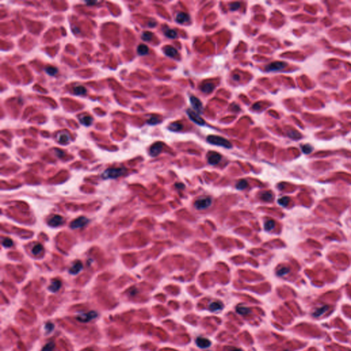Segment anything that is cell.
Here are the masks:
<instances>
[{
	"mask_svg": "<svg viewBox=\"0 0 351 351\" xmlns=\"http://www.w3.org/2000/svg\"><path fill=\"white\" fill-rule=\"evenodd\" d=\"M207 141L211 144L213 145H216L218 146H222V147H226V148H231L232 147V144L228 140L224 139L220 136H216V135H210L207 137Z\"/></svg>",
	"mask_w": 351,
	"mask_h": 351,
	"instance_id": "6da1fadb",
	"label": "cell"
},
{
	"mask_svg": "<svg viewBox=\"0 0 351 351\" xmlns=\"http://www.w3.org/2000/svg\"><path fill=\"white\" fill-rule=\"evenodd\" d=\"M126 169L125 168H110L104 172L102 177L104 179H108V178L113 179V178H117L119 176H123V174H126Z\"/></svg>",
	"mask_w": 351,
	"mask_h": 351,
	"instance_id": "7a4b0ae2",
	"label": "cell"
},
{
	"mask_svg": "<svg viewBox=\"0 0 351 351\" xmlns=\"http://www.w3.org/2000/svg\"><path fill=\"white\" fill-rule=\"evenodd\" d=\"M212 203L210 197H201L195 202L194 206L198 210H204L209 207Z\"/></svg>",
	"mask_w": 351,
	"mask_h": 351,
	"instance_id": "3957f363",
	"label": "cell"
},
{
	"mask_svg": "<svg viewBox=\"0 0 351 351\" xmlns=\"http://www.w3.org/2000/svg\"><path fill=\"white\" fill-rule=\"evenodd\" d=\"M287 66V64L284 62H274L269 64L266 66L265 70L267 72H277V71H281L285 69Z\"/></svg>",
	"mask_w": 351,
	"mask_h": 351,
	"instance_id": "277c9868",
	"label": "cell"
},
{
	"mask_svg": "<svg viewBox=\"0 0 351 351\" xmlns=\"http://www.w3.org/2000/svg\"><path fill=\"white\" fill-rule=\"evenodd\" d=\"M97 316V313L96 311H91L88 312V313H81L80 316H78V317L76 318V319L78 320V321L82 322H88L89 321H91V320L95 319Z\"/></svg>",
	"mask_w": 351,
	"mask_h": 351,
	"instance_id": "5b68a950",
	"label": "cell"
},
{
	"mask_svg": "<svg viewBox=\"0 0 351 351\" xmlns=\"http://www.w3.org/2000/svg\"><path fill=\"white\" fill-rule=\"evenodd\" d=\"M186 113H187L189 115V117L194 122L197 123V124L200 126H203L205 124V121H204V119L198 114H197L195 111H192L191 109H188V110L186 111Z\"/></svg>",
	"mask_w": 351,
	"mask_h": 351,
	"instance_id": "8992f818",
	"label": "cell"
},
{
	"mask_svg": "<svg viewBox=\"0 0 351 351\" xmlns=\"http://www.w3.org/2000/svg\"><path fill=\"white\" fill-rule=\"evenodd\" d=\"M89 222V220L85 217H80L76 220L73 221L71 224L70 226L72 229H77L80 228L84 227L85 225H87Z\"/></svg>",
	"mask_w": 351,
	"mask_h": 351,
	"instance_id": "52a82bcc",
	"label": "cell"
},
{
	"mask_svg": "<svg viewBox=\"0 0 351 351\" xmlns=\"http://www.w3.org/2000/svg\"><path fill=\"white\" fill-rule=\"evenodd\" d=\"M189 99L191 104V106L194 110L199 113H202V111H203V106H202L201 101L198 97L195 96H191Z\"/></svg>",
	"mask_w": 351,
	"mask_h": 351,
	"instance_id": "ba28073f",
	"label": "cell"
},
{
	"mask_svg": "<svg viewBox=\"0 0 351 351\" xmlns=\"http://www.w3.org/2000/svg\"><path fill=\"white\" fill-rule=\"evenodd\" d=\"M163 143H161V142H157V143H155V144H153V145L151 146V147H150V155L153 157H157V156L159 155V154L161 152L162 150H163Z\"/></svg>",
	"mask_w": 351,
	"mask_h": 351,
	"instance_id": "9c48e42d",
	"label": "cell"
},
{
	"mask_svg": "<svg viewBox=\"0 0 351 351\" xmlns=\"http://www.w3.org/2000/svg\"><path fill=\"white\" fill-rule=\"evenodd\" d=\"M222 159V156L220 154L212 152L208 155V162L210 165H217Z\"/></svg>",
	"mask_w": 351,
	"mask_h": 351,
	"instance_id": "30bf717a",
	"label": "cell"
},
{
	"mask_svg": "<svg viewBox=\"0 0 351 351\" xmlns=\"http://www.w3.org/2000/svg\"><path fill=\"white\" fill-rule=\"evenodd\" d=\"M64 219L60 216H54L49 220L48 224L52 227H57L63 224Z\"/></svg>",
	"mask_w": 351,
	"mask_h": 351,
	"instance_id": "8fae6325",
	"label": "cell"
},
{
	"mask_svg": "<svg viewBox=\"0 0 351 351\" xmlns=\"http://www.w3.org/2000/svg\"><path fill=\"white\" fill-rule=\"evenodd\" d=\"M58 142L61 144H67L71 141V137L67 132H60L56 136Z\"/></svg>",
	"mask_w": 351,
	"mask_h": 351,
	"instance_id": "7c38bea8",
	"label": "cell"
},
{
	"mask_svg": "<svg viewBox=\"0 0 351 351\" xmlns=\"http://www.w3.org/2000/svg\"><path fill=\"white\" fill-rule=\"evenodd\" d=\"M176 21L178 23L183 24L190 21V17L188 14L185 13H182V12H180V13H178L177 15H176Z\"/></svg>",
	"mask_w": 351,
	"mask_h": 351,
	"instance_id": "4fadbf2b",
	"label": "cell"
},
{
	"mask_svg": "<svg viewBox=\"0 0 351 351\" xmlns=\"http://www.w3.org/2000/svg\"><path fill=\"white\" fill-rule=\"evenodd\" d=\"M196 344L200 348H206L211 346V342L208 339L199 337L196 339Z\"/></svg>",
	"mask_w": 351,
	"mask_h": 351,
	"instance_id": "5bb4252c",
	"label": "cell"
},
{
	"mask_svg": "<svg viewBox=\"0 0 351 351\" xmlns=\"http://www.w3.org/2000/svg\"><path fill=\"white\" fill-rule=\"evenodd\" d=\"M215 89V84L212 82H206L204 83L200 87V89L202 92L205 93H210L213 92Z\"/></svg>",
	"mask_w": 351,
	"mask_h": 351,
	"instance_id": "9a60e30c",
	"label": "cell"
},
{
	"mask_svg": "<svg viewBox=\"0 0 351 351\" xmlns=\"http://www.w3.org/2000/svg\"><path fill=\"white\" fill-rule=\"evenodd\" d=\"M82 263L80 262V261H77L74 263V265H73V266L71 267L70 269H69V273L72 274H78L82 270Z\"/></svg>",
	"mask_w": 351,
	"mask_h": 351,
	"instance_id": "2e32d148",
	"label": "cell"
},
{
	"mask_svg": "<svg viewBox=\"0 0 351 351\" xmlns=\"http://www.w3.org/2000/svg\"><path fill=\"white\" fill-rule=\"evenodd\" d=\"M208 308H209V309L213 312L219 311L222 309L223 304L220 303V302H213V303H211L209 304Z\"/></svg>",
	"mask_w": 351,
	"mask_h": 351,
	"instance_id": "e0dca14e",
	"label": "cell"
},
{
	"mask_svg": "<svg viewBox=\"0 0 351 351\" xmlns=\"http://www.w3.org/2000/svg\"><path fill=\"white\" fill-rule=\"evenodd\" d=\"M61 282H60L59 280H54V281L52 282L51 285L49 287V289L52 292H56L60 289V287H61Z\"/></svg>",
	"mask_w": 351,
	"mask_h": 351,
	"instance_id": "ac0fdd59",
	"label": "cell"
},
{
	"mask_svg": "<svg viewBox=\"0 0 351 351\" xmlns=\"http://www.w3.org/2000/svg\"><path fill=\"white\" fill-rule=\"evenodd\" d=\"M164 52L165 54L169 57H174L178 54L177 50L173 47L171 46H166L164 48Z\"/></svg>",
	"mask_w": 351,
	"mask_h": 351,
	"instance_id": "d6986e66",
	"label": "cell"
},
{
	"mask_svg": "<svg viewBox=\"0 0 351 351\" xmlns=\"http://www.w3.org/2000/svg\"><path fill=\"white\" fill-rule=\"evenodd\" d=\"M80 121L82 124L85 126H89L92 124L93 118L89 115H81L80 117Z\"/></svg>",
	"mask_w": 351,
	"mask_h": 351,
	"instance_id": "ffe728a7",
	"label": "cell"
},
{
	"mask_svg": "<svg viewBox=\"0 0 351 351\" xmlns=\"http://www.w3.org/2000/svg\"><path fill=\"white\" fill-rule=\"evenodd\" d=\"M328 309V306H327V305L323 306V307L318 308V309H316V311L313 312V316L315 318L320 317V316H321L322 315H323L325 312L327 311Z\"/></svg>",
	"mask_w": 351,
	"mask_h": 351,
	"instance_id": "44dd1931",
	"label": "cell"
},
{
	"mask_svg": "<svg viewBox=\"0 0 351 351\" xmlns=\"http://www.w3.org/2000/svg\"><path fill=\"white\" fill-rule=\"evenodd\" d=\"M163 32L166 36H167L169 38H175L177 37V33L174 30L169 29L168 27H165L163 28Z\"/></svg>",
	"mask_w": 351,
	"mask_h": 351,
	"instance_id": "7402d4cb",
	"label": "cell"
},
{
	"mask_svg": "<svg viewBox=\"0 0 351 351\" xmlns=\"http://www.w3.org/2000/svg\"><path fill=\"white\" fill-rule=\"evenodd\" d=\"M169 130L173 132H178L183 128V125L180 122H174L171 123L168 127Z\"/></svg>",
	"mask_w": 351,
	"mask_h": 351,
	"instance_id": "603a6c76",
	"label": "cell"
},
{
	"mask_svg": "<svg viewBox=\"0 0 351 351\" xmlns=\"http://www.w3.org/2000/svg\"><path fill=\"white\" fill-rule=\"evenodd\" d=\"M149 52V48L147 45L144 44H141L137 48V53L140 56H144L148 54Z\"/></svg>",
	"mask_w": 351,
	"mask_h": 351,
	"instance_id": "cb8c5ba5",
	"label": "cell"
},
{
	"mask_svg": "<svg viewBox=\"0 0 351 351\" xmlns=\"http://www.w3.org/2000/svg\"><path fill=\"white\" fill-rule=\"evenodd\" d=\"M45 72L47 73V74L51 76H55V75L57 74L58 72V68L55 67H52V66L47 67L45 68Z\"/></svg>",
	"mask_w": 351,
	"mask_h": 351,
	"instance_id": "d4e9b609",
	"label": "cell"
},
{
	"mask_svg": "<svg viewBox=\"0 0 351 351\" xmlns=\"http://www.w3.org/2000/svg\"><path fill=\"white\" fill-rule=\"evenodd\" d=\"M74 92L76 95H84L85 93H87V89H85V87H84L83 86H81V85H78V86H76L74 88Z\"/></svg>",
	"mask_w": 351,
	"mask_h": 351,
	"instance_id": "484cf974",
	"label": "cell"
},
{
	"mask_svg": "<svg viewBox=\"0 0 351 351\" xmlns=\"http://www.w3.org/2000/svg\"><path fill=\"white\" fill-rule=\"evenodd\" d=\"M273 198V194L270 191H265L261 194V199L263 201H270Z\"/></svg>",
	"mask_w": 351,
	"mask_h": 351,
	"instance_id": "4316f807",
	"label": "cell"
},
{
	"mask_svg": "<svg viewBox=\"0 0 351 351\" xmlns=\"http://www.w3.org/2000/svg\"><path fill=\"white\" fill-rule=\"evenodd\" d=\"M247 186H248V183H247V180H241L237 183L236 188L237 189L242 190V189H244L246 188Z\"/></svg>",
	"mask_w": 351,
	"mask_h": 351,
	"instance_id": "83f0119b",
	"label": "cell"
},
{
	"mask_svg": "<svg viewBox=\"0 0 351 351\" xmlns=\"http://www.w3.org/2000/svg\"><path fill=\"white\" fill-rule=\"evenodd\" d=\"M237 313L241 314V315H247L250 313V310L249 308L245 307H237Z\"/></svg>",
	"mask_w": 351,
	"mask_h": 351,
	"instance_id": "f1b7e54d",
	"label": "cell"
},
{
	"mask_svg": "<svg viewBox=\"0 0 351 351\" xmlns=\"http://www.w3.org/2000/svg\"><path fill=\"white\" fill-rule=\"evenodd\" d=\"M274 226H275V222L274 220H272L267 221L264 225L265 230L267 231H269V230H272V229L274 228Z\"/></svg>",
	"mask_w": 351,
	"mask_h": 351,
	"instance_id": "f546056e",
	"label": "cell"
},
{
	"mask_svg": "<svg viewBox=\"0 0 351 351\" xmlns=\"http://www.w3.org/2000/svg\"><path fill=\"white\" fill-rule=\"evenodd\" d=\"M54 348H55V344H54V342H50L45 345L43 348H42L41 351H53Z\"/></svg>",
	"mask_w": 351,
	"mask_h": 351,
	"instance_id": "4dcf8cb0",
	"label": "cell"
},
{
	"mask_svg": "<svg viewBox=\"0 0 351 351\" xmlns=\"http://www.w3.org/2000/svg\"><path fill=\"white\" fill-rule=\"evenodd\" d=\"M43 251V246L40 244H36L34 245L33 247V248H32V254L34 255H39L40 252H41Z\"/></svg>",
	"mask_w": 351,
	"mask_h": 351,
	"instance_id": "1f68e13d",
	"label": "cell"
},
{
	"mask_svg": "<svg viewBox=\"0 0 351 351\" xmlns=\"http://www.w3.org/2000/svg\"><path fill=\"white\" fill-rule=\"evenodd\" d=\"M153 36V34L150 32H144L141 35L142 39L145 41H150Z\"/></svg>",
	"mask_w": 351,
	"mask_h": 351,
	"instance_id": "d6a6232c",
	"label": "cell"
},
{
	"mask_svg": "<svg viewBox=\"0 0 351 351\" xmlns=\"http://www.w3.org/2000/svg\"><path fill=\"white\" fill-rule=\"evenodd\" d=\"M289 200H290L289 198H288V197H282V198L279 199L278 202H279V204L281 206H287L288 204H289Z\"/></svg>",
	"mask_w": 351,
	"mask_h": 351,
	"instance_id": "836d02e7",
	"label": "cell"
},
{
	"mask_svg": "<svg viewBox=\"0 0 351 351\" xmlns=\"http://www.w3.org/2000/svg\"><path fill=\"white\" fill-rule=\"evenodd\" d=\"M287 135L289 136L290 138H291V139H300V137H301V135H300V134L298 133V132L294 131V130H291V131L288 132Z\"/></svg>",
	"mask_w": 351,
	"mask_h": 351,
	"instance_id": "e575fe53",
	"label": "cell"
},
{
	"mask_svg": "<svg viewBox=\"0 0 351 351\" xmlns=\"http://www.w3.org/2000/svg\"><path fill=\"white\" fill-rule=\"evenodd\" d=\"M289 268H288L287 267H281V269L277 271V274L278 276H279V277H283V276H285L287 274L289 273Z\"/></svg>",
	"mask_w": 351,
	"mask_h": 351,
	"instance_id": "d590c367",
	"label": "cell"
},
{
	"mask_svg": "<svg viewBox=\"0 0 351 351\" xmlns=\"http://www.w3.org/2000/svg\"><path fill=\"white\" fill-rule=\"evenodd\" d=\"M301 148H302V151H303V152L305 154H310L312 152V150H313V147H312V146L309 145V144H306V145H303L301 147Z\"/></svg>",
	"mask_w": 351,
	"mask_h": 351,
	"instance_id": "8d00e7d4",
	"label": "cell"
},
{
	"mask_svg": "<svg viewBox=\"0 0 351 351\" xmlns=\"http://www.w3.org/2000/svg\"><path fill=\"white\" fill-rule=\"evenodd\" d=\"M160 121H160L159 117L153 116V117H150V119H148V120L147 121V123H149V124H150V125H156V124H157V123H159Z\"/></svg>",
	"mask_w": 351,
	"mask_h": 351,
	"instance_id": "74e56055",
	"label": "cell"
},
{
	"mask_svg": "<svg viewBox=\"0 0 351 351\" xmlns=\"http://www.w3.org/2000/svg\"><path fill=\"white\" fill-rule=\"evenodd\" d=\"M2 245L4 247H11L12 245H13V241L12 239H9V238L4 239L2 241Z\"/></svg>",
	"mask_w": 351,
	"mask_h": 351,
	"instance_id": "f35d334b",
	"label": "cell"
},
{
	"mask_svg": "<svg viewBox=\"0 0 351 351\" xmlns=\"http://www.w3.org/2000/svg\"><path fill=\"white\" fill-rule=\"evenodd\" d=\"M239 7H240V3L239 2H233L230 4V9L232 11H237Z\"/></svg>",
	"mask_w": 351,
	"mask_h": 351,
	"instance_id": "ab89813d",
	"label": "cell"
},
{
	"mask_svg": "<svg viewBox=\"0 0 351 351\" xmlns=\"http://www.w3.org/2000/svg\"><path fill=\"white\" fill-rule=\"evenodd\" d=\"M45 328L47 333H51L52 330H53L54 326L52 323H47L45 326Z\"/></svg>",
	"mask_w": 351,
	"mask_h": 351,
	"instance_id": "60d3db41",
	"label": "cell"
},
{
	"mask_svg": "<svg viewBox=\"0 0 351 351\" xmlns=\"http://www.w3.org/2000/svg\"><path fill=\"white\" fill-rule=\"evenodd\" d=\"M55 151H56V155H57L58 157H62L65 155V153L62 151V150H59L56 149V150H55Z\"/></svg>",
	"mask_w": 351,
	"mask_h": 351,
	"instance_id": "b9f144b4",
	"label": "cell"
},
{
	"mask_svg": "<svg viewBox=\"0 0 351 351\" xmlns=\"http://www.w3.org/2000/svg\"><path fill=\"white\" fill-rule=\"evenodd\" d=\"M156 25H157V23H156L155 21H150L149 23H148V26L151 28L155 27Z\"/></svg>",
	"mask_w": 351,
	"mask_h": 351,
	"instance_id": "7bdbcfd3",
	"label": "cell"
},
{
	"mask_svg": "<svg viewBox=\"0 0 351 351\" xmlns=\"http://www.w3.org/2000/svg\"><path fill=\"white\" fill-rule=\"evenodd\" d=\"M176 186H177V187L179 188V189H182V188L184 187V186L182 183H176Z\"/></svg>",
	"mask_w": 351,
	"mask_h": 351,
	"instance_id": "ee69618b",
	"label": "cell"
},
{
	"mask_svg": "<svg viewBox=\"0 0 351 351\" xmlns=\"http://www.w3.org/2000/svg\"><path fill=\"white\" fill-rule=\"evenodd\" d=\"M260 107H261L260 104H256L253 106V108H254L255 110H259V109L260 108Z\"/></svg>",
	"mask_w": 351,
	"mask_h": 351,
	"instance_id": "f6af8a7d",
	"label": "cell"
},
{
	"mask_svg": "<svg viewBox=\"0 0 351 351\" xmlns=\"http://www.w3.org/2000/svg\"><path fill=\"white\" fill-rule=\"evenodd\" d=\"M239 77H240V76H239V75L235 74V75H234V76H233V79H234V80H236V81L237 80H239V79H240V78H239Z\"/></svg>",
	"mask_w": 351,
	"mask_h": 351,
	"instance_id": "bcb514c9",
	"label": "cell"
},
{
	"mask_svg": "<svg viewBox=\"0 0 351 351\" xmlns=\"http://www.w3.org/2000/svg\"><path fill=\"white\" fill-rule=\"evenodd\" d=\"M137 290L136 289H134L133 290H131L130 294H131L132 296H134V295H135V294H137Z\"/></svg>",
	"mask_w": 351,
	"mask_h": 351,
	"instance_id": "7dc6e473",
	"label": "cell"
},
{
	"mask_svg": "<svg viewBox=\"0 0 351 351\" xmlns=\"http://www.w3.org/2000/svg\"><path fill=\"white\" fill-rule=\"evenodd\" d=\"M97 3H98V2H97V1H88V2H87V4L89 5V6H90V4H91V5L93 4V5H94L95 4H97Z\"/></svg>",
	"mask_w": 351,
	"mask_h": 351,
	"instance_id": "c3c4849f",
	"label": "cell"
},
{
	"mask_svg": "<svg viewBox=\"0 0 351 351\" xmlns=\"http://www.w3.org/2000/svg\"><path fill=\"white\" fill-rule=\"evenodd\" d=\"M230 351H242V350H241V349H239V348H233Z\"/></svg>",
	"mask_w": 351,
	"mask_h": 351,
	"instance_id": "681fc988",
	"label": "cell"
},
{
	"mask_svg": "<svg viewBox=\"0 0 351 351\" xmlns=\"http://www.w3.org/2000/svg\"><path fill=\"white\" fill-rule=\"evenodd\" d=\"M285 351H289V350H285Z\"/></svg>",
	"mask_w": 351,
	"mask_h": 351,
	"instance_id": "f907efd6",
	"label": "cell"
},
{
	"mask_svg": "<svg viewBox=\"0 0 351 351\" xmlns=\"http://www.w3.org/2000/svg\"><path fill=\"white\" fill-rule=\"evenodd\" d=\"M90 351H93V350H90Z\"/></svg>",
	"mask_w": 351,
	"mask_h": 351,
	"instance_id": "816d5d0a",
	"label": "cell"
}]
</instances>
